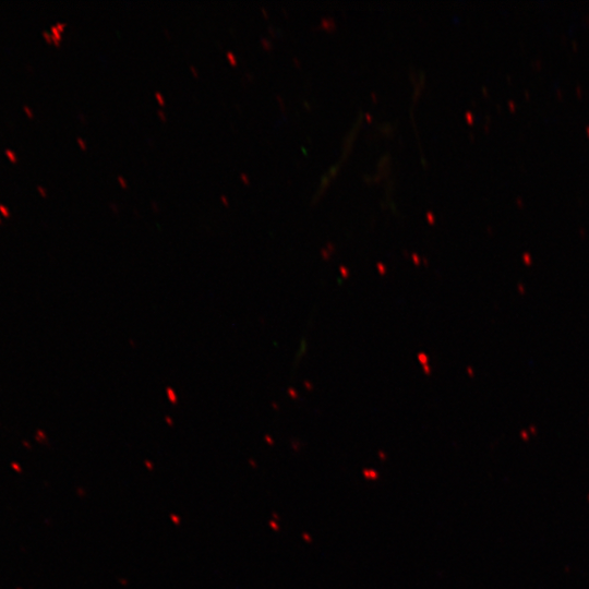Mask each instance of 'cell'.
Segmentation results:
<instances>
[{
	"instance_id": "1",
	"label": "cell",
	"mask_w": 589,
	"mask_h": 589,
	"mask_svg": "<svg viewBox=\"0 0 589 589\" xmlns=\"http://www.w3.org/2000/svg\"><path fill=\"white\" fill-rule=\"evenodd\" d=\"M4 154L8 156V158H9L11 161H13V163L16 161V155H15V153H14L13 151L7 148V149L4 151Z\"/></svg>"
},
{
	"instance_id": "2",
	"label": "cell",
	"mask_w": 589,
	"mask_h": 589,
	"mask_svg": "<svg viewBox=\"0 0 589 589\" xmlns=\"http://www.w3.org/2000/svg\"><path fill=\"white\" fill-rule=\"evenodd\" d=\"M227 58L229 59V61H230L232 64H236V63H237V58H236V56H235L231 51H227Z\"/></svg>"
},
{
	"instance_id": "3",
	"label": "cell",
	"mask_w": 589,
	"mask_h": 589,
	"mask_svg": "<svg viewBox=\"0 0 589 589\" xmlns=\"http://www.w3.org/2000/svg\"><path fill=\"white\" fill-rule=\"evenodd\" d=\"M155 97L160 105H165L164 96L159 92H155Z\"/></svg>"
},
{
	"instance_id": "4",
	"label": "cell",
	"mask_w": 589,
	"mask_h": 589,
	"mask_svg": "<svg viewBox=\"0 0 589 589\" xmlns=\"http://www.w3.org/2000/svg\"><path fill=\"white\" fill-rule=\"evenodd\" d=\"M43 36H44L49 43L52 41V34H50V33L44 31V32H43Z\"/></svg>"
},
{
	"instance_id": "5",
	"label": "cell",
	"mask_w": 589,
	"mask_h": 589,
	"mask_svg": "<svg viewBox=\"0 0 589 589\" xmlns=\"http://www.w3.org/2000/svg\"><path fill=\"white\" fill-rule=\"evenodd\" d=\"M76 141H77L79 145L81 146V148H83V149L86 148V143L82 137H77Z\"/></svg>"
},
{
	"instance_id": "6",
	"label": "cell",
	"mask_w": 589,
	"mask_h": 589,
	"mask_svg": "<svg viewBox=\"0 0 589 589\" xmlns=\"http://www.w3.org/2000/svg\"><path fill=\"white\" fill-rule=\"evenodd\" d=\"M0 211L2 212V214L5 216V217H9V209L4 206V205H1L0 204Z\"/></svg>"
},
{
	"instance_id": "7",
	"label": "cell",
	"mask_w": 589,
	"mask_h": 589,
	"mask_svg": "<svg viewBox=\"0 0 589 589\" xmlns=\"http://www.w3.org/2000/svg\"><path fill=\"white\" fill-rule=\"evenodd\" d=\"M23 109H24V111L26 112V115H27L28 117H33V111H32V109H31L29 107H27L26 105H24V106H23Z\"/></svg>"
},
{
	"instance_id": "8",
	"label": "cell",
	"mask_w": 589,
	"mask_h": 589,
	"mask_svg": "<svg viewBox=\"0 0 589 589\" xmlns=\"http://www.w3.org/2000/svg\"><path fill=\"white\" fill-rule=\"evenodd\" d=\"M37 190L41 194V196H47V192L41 185H37Z\"/></svg>"
},
{
	"instance_id": "9",
	"label": "cell",
	"mask_w": 589,
	"mask_h": 589,
	"mask_svg": "<svg viewBox=\"0 0 589 589\" xmlns=\"http://www.w3.org/2000/svg\"><path fill=\"white\" fill-rule=\"evenodd\" d=\"M117 179H118V181L120 182V184H121L123 188L127 187V182H125V180H124L121 176H118Z\"/></svg>"
},
{
	"instance_id": "10",
	"label": "cell",
	"mask_w": 589,
	"mask_h": 589,
	"mask_svg": "<svg viewBox=\"0 0 589 589\" xmlns=\"http://www.w3.org/2000/svg\"><path fill=\"white\" fill-rule=\"evenodd\" d=\"M157 113L164 121H166L167 118H166V115H165V112L163 110H160V109L157 110Z\"/></svg>"
},
{
	"instance_id": "11",
	"label": "cell",
	"mask_w": 589,
	"mask_h": 589,
	"mask_svg": "<svg viewBox=\"0 0 589 589\" xmlns=\"http://www.w3.org/2000/svg\"><path fill=\"white\" fill-rule=\"evenodd\" d=\"M190 70H191V72H192L195 76L199 75L197 69H196L194 65L191 64V65H190Z\"/></svg>"
},
{
	"instance_id": "12",
	"label": "cell",
	"mask_w": 589,
	"mask_h": 589,
	"mask_svg": "<svg viewBox=\"0 0 589 589\" xmlns=\"http://www.w3.org/2000/svg\"><path fill=\"white\" fill-rule=\"evenodd\" d=\"M220 200H221V202H223L225 205H228V204H229L228 199L226 197V195H224V194L220 195Z\"/></svg>"
},
{
	"instance_id": "13",
	"label": "cell",
	"mask_w": 589,
	"mask_h": 589,
	"mask_svg": "<svg viewBox=\"0 0 589 589\" xmlns=\"http://www.w3.org/2000/svg\"><path fill=\"white\" fill-rule=\"evenodd\" d=\"M56 26L61 32L63 29V27L65 26V24L64 23H57Z\"/></svg>"
},
{
	"instance_id": "14",
	"label": "cell",
	"mask_w": 589,
	"mask_h": 589,
	"mask_svg": "<svg viewBox=\"0 0 589 589\" xmlns=\"http://www.w3.org/2000/svg\"><path fill=\"white\" fill-rule=\"evenodd\" d=\"M261 41L263 43L264 47H269V41L266 40L265 38H262Z\"/></svg>"
},
{
	"instance_id": "15",
	"label": "cell",
	"mask_w": 589,
	"mask_h": 589,
	"mask_svg": "<svg viewBox=\"0 0 589 589\" xmlns=\"http://www.w3.org/2000/svg\"><path fill=\"white\" fill-rule=\"evenodd\" d=\"M240 176H241V179L248 184L249 179H248L247 175H245V173H241Z\"/></svg>"
}]
</instances>
